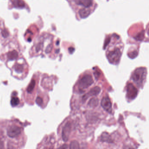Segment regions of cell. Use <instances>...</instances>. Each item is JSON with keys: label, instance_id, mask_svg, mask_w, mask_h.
Returning a JSON list of instances; mask_svg holds the SVG:
<instances>
[{"label": "cell", "instance_id": "44dd1931", "mask_svg": "<svg viewBox=\"0 0 149 149\" xmlns=\"http://www.w3.org/2000/svg\"><path fill=\"white\" fill-rule=\"evenodd\" d=\"M138 55V53L136 51H134V52H131V53H130L129 54V56L130 57V58H132V59H134V58L136 57Z\"/></svg>", "mask_w": 149, "mask_h": 149}, {"label": "cell", "instance_id": "ffe728a7", "mask_svg": "<svg viewBox=\"0 0 149 149\" xmlns=\"http://www.w3.org/2000/svg\"><path fill=\"white\" fill-rule=\"evenodd\" d=\"M1 34L2 35V36L4 38H7L8 36L9 35V33L8 32V31L5 29H4L3 30L1 31Z\"/></svg>", "mask_w": 149, "mask_h": 149}, {"label": "cell", "instance_id": "d4e9b609", "mask_svg": "<svg viewBox=\"0 0 149 149\" xmlns=\"http://www.w3.org/2000/svg\"><path fill=\"white\" fill-rule=\"evenodd\" d=\"M41 48V44H39L36 47L37 51L38 52V51H39L40 50Z\"/></svg>", "mask_w": 149, "mask_h": 149}, {"label": "cell", "instance_id": "9a60e30c", "mask_svg": "<svg viewBox=\"0 0 149 149\" xmlns=\"http://www.w3.org/2000/svg\"><path fill=\"white\" fill-rule=\"evenodd\" d=\"M35 82L34 80H33L31 81L30 84L29 85V86L27 88V91L29 93H31L34 89L35 86Z\"/></svg>", "mask_w": 149, "mask_h": 149}, {"label": "cell", "instance_id": "e0dca14e", "mask_svg": "<svg viewBox=\"0 0 149 149\" xmlns=\"http://www.w3.org/2000/svg\"><path fill=\"white\" fill-rule=\"evenodd\" d=\"M23 66L22 65L19 64V63H16L15 64L14 70L16 72H18V73H21L23 71Z\"/></svg>", "mask_w": 149, "mask_h": 149}, {"label": "cell", "instance_id": "7c38bea8", "mask_svg": "<svg viewBox=\"0 0 149 149\" xmlns=\"http://www.w3.org/2000/svg\"><path fill=\"white\" fill-rule=\"evenodd\" d=\"M7 57L9 60H14L18 57V53L16 50L10 51L7 54Z\"/></svg>", "mask_w": 149, "mask_h": 149}, {"label": "cell", "instance_id": "cb8c5ba5", "mask_svg": "<svg viewBox=\"0 0 149 149\" xmlns=\"http://www.w3.org/2000/svg\"><path fill=\"white\" fill-rule=\"evenodd\" d=\"M74 49L73 48H72V47H71L69 49V52L71 53V54H72L73 52L74 51Z\"/></svg>", "mask_w": 149, "mask_h": 149}, {"label": "cell", "instance_id": "52a82bcc", "mask_svg": "<svg viewBox=\"0 0 149 149\" xmlns=\"http://www.w3.org/2000/svg\"><path fill=\"white\" fill-rule=\"evenodd\" d=\"M101 105L104 110L109 113L112 111V104L110 98L108 97H104L102 98Z\"/></svg>", "mask_w": 149, "mask_h": 149}, {"label": "cell", "instance_id": "9c48e42d", "mask_svg": "<svg viewBox=\"0 0 149 149\" xmlns=\"http://www.w3.org/2000/svg\"><path fill=\"white\" fill-rule=\"evenodd\" d=\"M75 3L77 5H81L86 8L90 7L93 4L92 0H75Z\"/></svg>", "mask_w": 149, "mask_h": 149}, {"label": "cell", "instance_id": "7402d4cb", "mask_svg": "<svg viewBox=\"0 0 149 149\" xmlns=\"http://www.w3.org/2000/svg\"><path fill=\"white\" fill-rule=\"evenodd\" d=\"M52 45H49L47 48L46 49V53H49L51 52V50H52Z\"/></svg>", "mask_w": 149, "mask_h": 149}, {"label": "cell", "instance_id": "2e32d148", "mask_svg": "<svg viewBox=\"0 0 149 149\" xmlns=\"http://www.w3.org/2000/svg\"><path fill=\"white\" fill-rule=\"evenodd\" d=\"M19 103V99L18 97H13L12 98L11 101H10V103L13 107L17 106Z\"/></svg>", "mask_w": 149, "mask_h": 149}, {"label": "cell", "instance_id": "8992f818", "mask_svg": "<svg viewBox=\"0 0 149 149\" xmlns=\"http://www.w3.org/2000/svg\"><path fill=\"white\" fill-rule=\"evenodd\" d=\"M138 91L132 84H129L127 87V97L129 99L132 100L137 95Z\"/></svg>", "mask_w": 149, "mask_h": 149}, {"label": "cell", "instance_id": "ba28073f", "mask_svg": "<svg viewBox=\"0 0 149 149\" xmlns=\"http://www.w3.org/2000/svg\"><path fill=\"white\" fill-rule=\"evenodd\" d=\"M101 92V89L99 87H95L92 88L87 94H85L82 97V101H85L90 96H97Z\"/></svg>", "mask_w": 149, "mask_h": 149}, {"label": "cell", "instance_id": "3957f363", "mask_svg": "<svg viewBox=\"0 0 149 149\" xmlns=\"http://www.w3.org/2000/svg\"><path fill=\"white\" fill-rule=\"evenodd\" d=\"M121 56V52L119 49L116 48L114 50L110 52L107 57L110 63L113 64H117L119 63L120 57Z\"/></svg>", "mask_w": 149, "mask_h": 149}, {"label": "cell", "instance_id": "5bb4252c", "mask_svg": "<svg viewBox=\"0 0 149 149\" xmlns=\"http://www.w3.org/2000/svg\"><path fill=\"white\" fill-rule=\"evenodd\" d=\"M98 104V99L96 98H92L88 103V106L92 108L95 107Z\"/></svg>", "mask_w": 149, "mask_h": 149}, {"label": "cell", "instance_id": "603a6c76", "mask_svg": "<svg viewBox=\"0 0 149 149\" xmlns=\"http://www.w3.org/2000/svg\"><path fill=\"white\" fill-rule=\"evenodd\" d=\"M2 148H4V143L0 139V149H2Z\"/></svg>", "mask_w": 149, "mask_h": 149}, {"label": "cell", "instance_id": "ac0fdd59", "mask_svg": "<svg viewBox=\"0 0 149 149\" xmlns=\"http://www.w3.org/2000/svg\"><path fill=\"white\" fill-rule=\"evenodd\" d=\"M70 149H79L80 148L79 144L77 141H75V140L71 142V143L70 144Z\"/></svg>", "mask_w": 149, "mask_h": 149}, {"label": "cell", "instance_id": "8fae6325", "mask_svg": "<svg viewBox=\"0 0 149 149\" xmlns=\"http://www.w3.org/2000/svg\"><path fill=\"white\" fill-rule=\"evenodd\" d=\"M90 10L89 9H87L86 8L80 9L79 12L80 17L82 18H86L87 17H88L90 14Z\"/></svg>", "mask_w": 149, "mask_h": 149}, {"label": "cell", "instance_id": "30bf717a", "mask_svg": "<svg viewBox=\"0 0 149 149\" xmlns=\"http://www.w3.org/2000/svg\"><path fill=\"white\" fill-rule=\"evenodd\" d=\"M101 140L102 141L108 143H113V140L111 139V136L107 132H104L101 136Z\"/></svg>", "mask_w": 149, "mask_h": 149}, {"label": "cell", "instance_id": "7a4b0ae2", "mask_svg": "<svg viewBox=\"0 0 149 149\" xmlns=\"http://www.w3.org/2000/svg\"><path fill=\"white\" fill-rule=\"evenodd\" d=\"M94 83L93 78L90 75L83 76L79 82V87L80 89H86L92 85Z\"/></svg>", "mask_w": 149, "mask_h": 149}, {"label": "cell", "instance_id": "d6986e66", "mask_svg": "<svg viewBox=\"0 0 149 149\" xmlns=\"http://www.w3.org/2000/svg\"><path fill=\"white\" fill-rule=\"evenodd\" d=\"M35 102L37 104L39 105V106H41L42 104H43V100L42 99V98L40 97H38L35 100Z\"/></svg>", "mask_w": 149, "mask_h": 149}, {"label": "cell", "instance_id": "4fadbf2b", "mask_svg": "<svg viewBox=\"0 0 149 149\" xmlns=\"http://www.w3.org/2000/svg\"><path fill=\"white\" fill-rule=\"evenodd\" d=\"M12 4L15 8H23L25 6V3L23 0H13Z\"/></svg>", "mask_w": 149, "mask_h": 149}, {"label": "cell", "instance_id": "6da1fadb", "mask_svg": "<svg viewBox=\"0 0 149 149\" xmlns=\"http://www.w3.org/2000/svg\"><path fill=\"white\" fill-rule=\"evenodd\" d=\"M147 74L146 68H137L135 70L132 76V79L139 86L142 85Z\"/></svg>", "mask_w": 149, "mask_h": 149}, {"label": "cell", "instance_id": "484cf974", "mask_svg": "<svg viewBox=\"0 0 149 149\" xmlns=\"http://www.w3.org/2000/svg\"><path fill=\"white\" fill-rule=\"evenodd\" d=\"M60 148H62V149H66V148H68V147H67V144H64L61 147H60Z\"/></svg>", "mask_w": 149, "mask_h": 149}, {"label": "cell", "instance_id": "277c9868", "mask_svg": "<svg viewBox=\"0 0 149 149\" xmlns=\"http://www.w3.org/2000/svg\"><path fill=\"white\" fill-rule=\"evenodd\" d=\"M21 129L16 126H11L7 130V135L10 138L16 137L21 134Z\"/></svg>", "mask_w": 149, "mask_h": 149}, {"label": "cell", "instance_id": "5b68a950", "mask_svg": "<svg viewBox=\"0 0 149 149\" xmlns=\"http://www.w3.org/2000/svg\"><path fill=\"white\" fill-rule=\"evenodd\" d=\"M71 130V124L69 122H67L63 127L62 133V137L64 142L67 141L69 137Z\"/></svg>", "mask_w": 149, "mask_h": 149}]
</instances>
